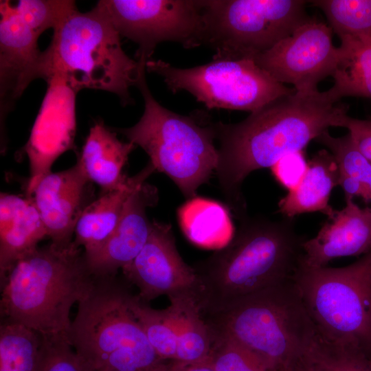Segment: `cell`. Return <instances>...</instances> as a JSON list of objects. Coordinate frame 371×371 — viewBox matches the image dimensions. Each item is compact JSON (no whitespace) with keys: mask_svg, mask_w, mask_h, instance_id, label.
Instances as JSON below:
<instances>
[{"mask_svg":"<svg viewBox=\"0 0 371 371\" xmlns=\"http://www.w3.org/2000/svg\"><path fill=\"white\" fill-rule=\"evenodd\" d=\"M345 199L344 207L334 210L317 234L304 241L302 259L304 265L326 267L333 259L371 251V207H361L350 196H345Z\"/></svg>","mask_w":371,"mask_h":371,"instance_id":"cell-18","label":"cell"},{"mask_svg":"<svg viewBox=\"0 0 371 371\" xmlns=\"http://www.w3.org/2000/svg\"><path fill=\"white\" fill-rule=\"evenodd\" d=\"M330 88L281 96L236 124L213 123L218 140L216 173L227 202L246 214L241 187L252 172L271 168L288 154L303 151L319 135L337 126L348 106Z\"/></svg>","mask_w":371,"mask_h":371,"instance_id":"cell-1","label":"cell"},{"mask_svg":"<svg viewBox=\"0 0 371 371\" xmlns=\"http://www.w3.org/2000/svg\"><path fill=\"white\" fill-rule=\"evenodd\" d=\"M186 371H214L213 368L207 366H196L191 367Z\"/></svg>","mask_w":371,"mask_h":371,"instance_id":"cell-36","label":"cell"},{"mask_svg":"<svg viewBox=\"0 0 371 371\" xmlns=\"http://www.w3.org/2000/svg\"><path fill=\"white\" fill-rule=\"evenodd\" d=\"M155 170L148 164L139 172L128 177L122 188L103 194L83 210L75 227V244L87 256L98 250L115 231L124 204L130 195Z\"/></svg>","mask_w":371,"mask_h":371,"instance_id":"cell-20","label":"cell"},{"mask_svg":"<svg viewBox=\"0 0 371 371\" xmlns=\"http://www.w3.org/2000/svg\"><path fill=\"white\" fill-rule=\"evenodd\" d=\"M115 276L96 278L78 303L69 342L93 371H153L158 356Z\"/></svg>","mask_w":371,"mask_h":371,"instance_id":"cell-5","label":"cell"},{"mask_svg":"<svg viewBox=\"0 0 371 371\" xmlns=\"http://www.w3.org/2000/svg\"><path fill=\"white\" fill-rule=\"evenodd\" d=\"M45 236L46 229L31 196L1 192V282L16 262L35 250Z\"/></svg>","mask_w":371,"mask_h":371,"instance_id":"cell-19","label":"cell"},{"mask_svg":"<svg viewBox=\"0 0 371 371\" xmlns=\"http://www.w3.org/2000/svg\"><path fill=\"white\" fill-rule=\"evenodd\" d=\"M292 371H371V357L362 350L331 342L317 330L293 361Z\"/></svg>","mask_w":371,"mask_h":371,"instance_id":"cell-25","label":"cell"},{"mask_svg":"<svg viewBox=\"0 0 371 371\" xmlns=\"http://www.w3.org/2000/svg\"><path fill=\"white\" fill-rule=\"evenodd\" d=\"M179 225L194 245L218 250L227 245L235 234L229 213L221 203L203 197H193L177 210Z\"/></svg>","mask_w":371,"mask_h":371,"instance_id":"cell-23","label":"cell"},{"mask_svg":"<svg viewBox=\"0 0 371 371\" xmlns=\"http://www.w3.org/2000/svg\"><path fill=\"white\" fill-rule=\"evenodd\" d=\"M77 162L65 170L43 178L32 195L51 242L71 243L75 227L87 203L89 184Z\"/></svg>","mask_w":371,"mask_h":371,"instance_id":"cell-17","label":"cell"},{"mask_svg":"<svg viewBox=\"0 0 371 371\" xmlns=\"http://www.w3.org/2000/svg\"><path fill=\"white\" fill-rule=\"evenodd\" d=\"M292 278L317 331L371 357V251L339 268L301 260Z\"/></svg>","mask_w":371,"mask_h":371,"instance_id":"cell-8","label":"cell"},{"mask_svg":"<svg viewBox=\"0 0 371 371\" xmlns=\"http://www.w3.org/2000/svg\"><path fill=\"white\" fill-rule=\"evenodd\" d=\"M42 344L36 331L5 320L0 326V371H38Z\"/></svg>","mask_w":371,"mask_h":371,"instance_id":"cell-27","label":"cell"},{"mask_svg":"<svg viewBox=\"0 0 371 371\" xmlns=\"http://www.w3.org/2000/svg\"><path fill=\"white\" fill-rule=\"evenodd\" d=\"M170 301L177 311L175 357L187 362L203 359L212 350L214 337L196 297L186 296Z\"/></svg>","mask_w":371,"mask_h":371,"instance_id":"cell-26","label":"cell"},{"mask_svg":"<svg viewBox=\"0 0 371 371\" xmlns=\"http://www.w3.org/2000/svg\"><path fill=\"white\" fill-rule=\"evenodd\" d=\"M337 126L348 129L359 151L371 163V116L361 120L346 113L340 117Z\"/></svg>","mask_w":371,"mask_h":371,"instance_id":"cell-34","label":"cell"},{"mask_svg":"<svg viewBox=\"0 0 371 371\" xmlns=\"http://www.w3.org/2000/svg\"><path fill=\"white\" fill-rule=\"evenodd\" d=\"M146 71L136 86L144 98V113L134 126L116 131L140 146L155 169L166 175L185 196L195 197L218 164L213 123L203 124L161 106L148 89Z\"/></svg>","mask_w":371,"mask_h":371,"instance_id":"cell-7","label":"cell"},{"mask_svg":"<svg viewBox=\"0 0 371 371\" xmlns=\"http://www.w3.org/2000/svg\"><path fill=\"white\" fill-rule=\"evenodd\" d=\"M339 182V169L333 155L321 150L308 161L300 183L280 199L278 210L288 218L315 212L330 216L335 210L329 204L330 196Z\"/></svg>","mask_w":371,"mask_h":371,"instance_id":"cell-22","label":"cell"},{"mask_svg":"<svg viewBox=\"0 0 371 371\" xmlns=\"http://www.w3.org/2000/svg\"><path fill=\"white\" fill-rule=\"evenodd\" d=\"M307 164L303 151H300L283 157L271 167V170L277 181L290 190L294 188L304 177Z\"/></svg>","mask_w":371,"mask_h":371,"instance_id":"cell-33","label":"cell"},{"mask_svg":"<svg viewBox=\"0 0 371 371\" xmlns=\"http://www.w3.org/2000/svg\"><path fill=\"white\" fill-rule=\"evenodd\" d=\"M213 337L211 351L216 353L214 371H270L259 356L239 342L214 333Z\"/></svg>","mask_w":371,"mask_h":371,"instance_id":"cell-31","label":"cell"},{"mask_svg":"<svg viewBox=\"0 0 371 371\" xmlns=\"http://www.w3.org/2000/svg\"><path fill=\"white\" fill-rule=\"evenodd\" d=\"M315 140L333 155L341 174L371 187V163L359 151L349 133L333 137L326 131Z\"/></svg>","mask_w":371,"mask_h":371,"instance_id":"cell-30","label":"cell"},{"mask_svg":"<svg viewBox=\"0 0 371 371\" xmlns=\"http://www.w3.org/2000/svg\"><path fill=\"white\" fill-rule=\"evenodd\" d=\"M325 14L337 36L371 38V0H315L309 1Z\"/></svg>","mask_w":371,"mask_h":371,"instance_id":"cell-29","label":"cell"},{"mask_svg":"<svg viewBox=\"0 0 371 371\" xmlns=\"http://www.w3.org/2000/svg\"><path fill=\"white\" fill-rule=\"evenodd\" d=\"M129 307L140 324L158 357H175L177 350V311L173 304L164 309H155L131 295Z\"/></svg>","mask_w":371,"mask_h":371,"instance_id":"cell-28","label":"cell"},{"mask_svg":"<svg viewBox=\"0 0 371 371\" xmlns=\"http://www.w3.org/2000/svg\"><path fill=\"white\" fill-rule=\"evenodd\" d=\"M340 186L345 192V196L360 197L366 204L371 203V187L339 172Z\"/></svg>","mask_w":371,"mask_h":371,"instance_id":"cell-35","label":"cell"},{"mask_svg":"<svg viewBox=\"0 0 371 371\" xmlns=\"http://www.w3.org/2000/svg\"><path fill=\"white\" fill-rule=\"evenodd\" d=\"M53 30L44 51L48 78L56 74L76 92L99 89L117 95L123 106L133 102L130 89L137 86L147 60L124 52L121 36L97 5L87 12L75 10Z\"/></svg>","mask_w":371,"mask_h":371,"instance_id":"cell-4","label":"cell"},{"mask_svg":"<svg viewBox=\"0 0 371 371\" xmlns=\"http://www.w3.org/2000/svg\"><path fill=\"white\" fill-rule=\"evenodd\" d=\"M270 371H292L291 368L286 367L271 368Z\"/></svg>","mask_w":371,"mask_h":371,"instance_id":"cell-37","label":"cell"},{"mask_svg":"<svg viewBox=\"0 0 371 371\" xmlns=\"http://www.w3.org/2000/svg\"><path fill=\"white\" fill-rule=\"evenodd\" d=\"M203 317L214 334L239 342L270 368H291L316 333L292 278Z\"/></svg>","mask_w":371,"mask_h":371,"instance_id":"cell-6","label":"cell"},{"mask_svg":"<svg viewBox=\"0 0 371 371\" xmlns=\"http://www.w3.org/2000/svg\"><path fill=\"white\" fill-rule=\"evenodd\" d=\"M38 371H93L63 338L43 337Z\"/></svg>","mask_w":371,"mask_h":371,"instance_id":"cell-32","label":"cell"},{"mask_svg":"<svg viewBox=\"0 0 371 371\" xmlns=\"http://www.w3.org/2000/svg\"><path fill=\"white\" fill-rule=\"evenodd\" d=\"M333 32L329 25L311 19L254 60L276 81L292 85L297 92L317 91L318 84L333 76L339 60Z\"/></svg>","mask_w":371,"mask_h":371,"instance_id":"cell-13","label":"cell"},{"mask_svg":"<svg viewBox=\"0 0 371 371\" xmlns=\"http://www.w3.org/2000/svg\"><path fill=\"white\" fill-rule=\"evenodd\" d=\"M76 8L70 0L0 1L1 123L32 80L48 78L39 36Z\"/></svg>","mask_w":371,"mask_h":371,"instance_id":"cell-10","label":"cell"},{"mask_svg":"<svg viewBox=\"0 0 371 371\" xmlns=\"http://www.w3.org/2000/svg\"><path fill=\"white\" fill-rule=\"evenodd\" d=\"M306 240L297 233L293 218L242 216L229 243L193 267L202 314L222 311L246 295L292 278Z\"/></svg>","mask_w":371,"mask_h":371,"instance_id":"cell-2","label":"cell"},{"mask_svg":"<svg viewBox=\"0 0 371 371\" xmlns=\"http://www.w3.org/2000/svg\"><path fill=\"white\" fill-rule=\"evenodd\" d=\"M157 201V189L146 182L130 195L110 238L95 252L84 256L93 276H115L119 269L124 268L139 254L152 229L147 208L155 205Z\"/></svg>","mask_w":371,"mask_h":371,"instance_id":"cell-16","label":"cell"},{"mask_svg":"<svg viewBox=\"0 0 371 371\" xmlns=\"http://www.w3.org/2000/svg\"><path fill=\"white\" fill-rule=\"evenodd\" d=\"M96 5L120 36L138 45L137 59L152 58L162 42L178 43L186 49L203 45L204 1L100 0Z\"/></svg>","mask_w":371,"mask_h":371,"instance_id":"cell-12","label":"cell"},{"mask_svg":"<svg viewBox=\"0 0 371 371\" xmlns=\"http://www.w3.org/2000/svg\"><path fill=\"white\" fill-rule=\"evenodd\" d=\"M146 70L161 76L173 93L186 91L207 109L250 111L295 91L278 82L254 59H216L179 68L161 59L146 61Z\"/></svg>","mask_w":371,"mask_h":371,"instance_id":"cell-11","label":"cell"},{"mask_svg":"<svg viewBox=\"0 0 371 371\" xmlns=\"http://www.w3.org/2000/svg\"><path fill=\"white\" fill-rule=\"evenodd\" d=\"M46 82L45 96L23 147L30 164L27 196H32L39 182L51 172L57 158L76 148L77 92L56 74Z\"/></svg>","mask_w":371,"mask_h":371,"instance_id":"cell-14","label":"cell"},{"mask_svg":"<svg viewBox=\"0 0 371 371\" xmlns=\"http://www.w3.org/2000/svg\"><path fill=\"white\" fill-rule=\"evenodd\" d=\"M122 271L125 278L137 287V295L145 302L161 295L170 300L186 296L197 300V275L178 252L169 224L154 220L144 247Z\"/></svg>","mask_w":371,"mask_h":371,"instance_id":"cell-15","label":"cell"},{"mask_svg":"<svg viewBox=\"0 0 371 371\" xmlns=\"http://www.w3.org/2000/svg\"><path fill=\"white\" fill-rule=\"evenodd\" d=\"M135 146L120 141L102 121L97 122L89 130L77 162L89 181L104 194L126 183L128 177L123 175L122 169Z\"/></svg>","mask_w":371,"mask_h":371,"instance_id":"cell-21","label":"cell"},{"mask_svg":"<svg viewBox=\"0 0 371 371\" xmlns=\"http://www.w3.org/2000/svg\"><path fill=\"white\" fill-rule=\"evenodd\" d=\"M303 0H204L203 45L213 58L254 59L311 18Z\"/></svg>","mask_w":371,"mask_h":371,"instance_id":"cell-9","label":"cell"},{"mask_svg":"<svg viewBox=\"0 0 371 371\" xmlns=\"http://www.w3.org/2000/svg\"><path fill=\"white\" fill-rule=\"evenodd\" d=\"M95 280L84 250L74 240L38 247L13 266L1 282V315L43 337H68L70 311Z\"/></svg>","mask_w":371,"mask_h":371,"instance_id":"cell-3","label":"cell"},{"mask_svg":"<svg viewBox=\"0 0 371 371\" xmlns=\"http://www.w3.org/2000/svg\"><path fill=\"white\" fill-rule=\"evenodd\" d=\"M331 89L341 99H371V38H342Z\"/></svg>","mask_w":371,"mask_h":371,"instance_id":"cell-24","label":"cell"}]
</instances>
